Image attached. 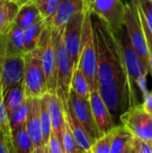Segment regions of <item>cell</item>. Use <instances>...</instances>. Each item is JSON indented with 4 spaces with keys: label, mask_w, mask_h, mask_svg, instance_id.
I'll use <instances>...</instances> for the list:
<instances>
[{
    "label": "cell",
    "mask_w": 152,
    "mask_h": 153,
    "mask_svg": "<svg viewBox=\"0 0 152 153\" xmlns=\"http://www.w3.org/2000/svg\"><path fill=\"white\" fill-rule=\"evenodd\" d=\"M90 13L98 62L99 84H107L126 74L123 56L114 32L96 13Z\"/></svg>",
    "instance_id": "cell-1"
},
{
    "label": "cell",
    "mask_w": 152,
    "mask_h": 153,
    "mask_svg": "<svg viewBox=\"0 0 152 153\" xmlns=\"http://www.w3.org/2000/svg\"><path fill=\"white\" fill-rule=\"evenodd\" d=\"M123 56L125 69L128 77L131 90V108L141 104V94L147 90V75L142 67V61L135 51L129 38L125 24L119 30L114 33Z\"/></svg>",
    "instance_id": "cell-2"
},
{
    "label": "cell",
    "mask_w": 152,
    "mask_h": 153,
    "mask_svg": "<svg viewBox=\"0 0 152 153\" xmlns=\"http://www.w3.org/2000/svg\"><path fill=\"white\" fill-rule=\"evenodd\" d=\"M98 90L116 126L121 124V116L131 108V90L127 74L107 84H99Z\"/></svg>",
    "instance_id": "cell-3"
},
{
    "label": "cell",
    "mask_w": 152,
    "mask_h": 153,
    "mask_svg": "<svg viewBox=\"0 0 152 153\" xmlns=\"http://www.w3.org/2000/svg\"><path fill=\"white\" fill-rule=\"evenodd\" d=\"M52 38L56 53L57 63V90L56 94L64 105L67 103L73 77V63L66 49L64 39V29L52 28Z\"/></svg>",
    "instance_id": "cell-4"
},
{
    "label": "cell",
    "mask_w": 152,
    "mask_h": 153,
    "mask_svg": "<svg viewBox=\"0 0 152 153\" xmlns=\"http://www.w3.org/2000/svg\"><path fill=\"white\" fill-rule=\"evenodd\" d=\"M80 68L82 69L90 89V92L98 90L99 76H98V62L96 48L93 39V29L91 22V13L87 10L82 37V48L80 55Z\"/></svg>",
    "instance_id": "cell-5"
},
{
    "label": "cell",
    "mask_w": 152,
    "mask_h": 153,
    "mask_svg": "<svg viewBox=\"0 0 152 153\" xmlns=\"http://www.w3.org/2000/svg\"><path fill=\"white\" fill-rule=\"evenodd\" d=\"M24 57V87L28 98H41L47 91V80L42 63L41 48L26 52Z\"/></svg>",
    "instance_id": "cell-6"
},
{
    "label": "cell",
    "mask_w": 152,
    "mask_h": 153,
    "mask_svg": "<svg viewBox=\"0 0 152 153\" xmlns=\"http://www.w3.org/2000/svg\"><path fill=\"white\" fill-rule=\"evenodd\" d=\"M125 24L135 51L137 52L144 69L146 75L151 73L149 52L147 47L146 36L141 22V20L133 8L129 4H125Z\"/></svg>",
    "instance_id": "cell-7"
},
{
    "label": "cell",
    "mask_w": 152,
    "mask_h": 153,
    "mask_svg": "<svg viewBox=\"0 0 152 153\" xmlns=\"http://www.w3.org/2000/svg\"><path fill=\"white\" fill-rule=\"evenodd\" d=\"M41 48L42 63L45 71L47 91L52 94H56L57 90V63L56 53L52 38L51 26L44 29L38 45Z\"/></svg>",
    "instance_id": "cell-8"
},
{
    "label": "cell",
    "mask_w": 152,
    "mask_h": 153,
    "mask_svg": "<svg viewBox=\"0 0 152 153\" xmlns=\"http://www.w3.org/2000/svg\"><path fill=\"white\" fill-rule=\"evenodd\" d=\"M120 119L121 124L134 136L152 141V114L143 108L142 103L130 108Z\"/></svg>",
    "instance_id": "cell-9"
},
{
    "label": "cell",
    "mask_w": 152,
    "mask_h": 153,
    "mask_svg": "<svg viewBox=\"0 0 152 153\" xmlns=\"http://www.w3.org/2000/svg\"><path fill=\"white\" fill-rule=\"evenodd\" d=\"M87 9L77 13L65 25L64 31V39L66 49L73 60L74 71L80 64V55L82 48V37L83 30V22Z\"/></svg>",
    "instance_id": "cell-10"
},
{
    "label": "cell",
    "mask_w": 152,
    "mask_h": 153,
    "mask_svg": "<svg viewBox=\"0 0 152 153\" xmlns=\"http://www.w3.org/2000/svg\"><path fill=\"white\" fill-rule=\"evenodd\" d=\"M90 12L96 13L114 33L125 24V4L121 0H95Z\"/></svg>",
    "instance_id": "cell-11"
},
{
    "label": "cell",
    "mask_w": 152,
    "mask_h": 153,
    "mask_svg": "<svg viewBox=\"0 0 152 153\" xmlns=\"http://www.w3.org/2000/svg\"><path fill=\"white\" fill-rule=\"evenodd\" d=\"M68 100L71 103V106L76 117L81 122L91 140L95 142L101 135L93 116L90 100L80 96L71 88Z\"/></svg>",
    "instance_id": "cell-12"
},
{
    "label": "cell",
    "mask_w": 152,
    "mask_h": 153,
    "mask_svg": "<svg viewBox=\"0 0 152 153\" xmlns=\"http://www.w3.org/2000/svg\"><path fill=\"white\" fill-rule=\"evenodd\" d=\"M29 100L30 109L26 120V127L33 145V153H46L43 145L40 118V98H29Z\"/></svg>",
    "instance_id": "cell-13"
},
{
    "label": "cell",
    "mask_w": 152,
    "mask_h": 153,
    "mask_svg": "<svg viewBox=\"0 0 152 153\" xmlns=\"http://www.w3.org/2000/svg\"><path fill=\"white\" fill-rule=\"evenodd\" d=\"M24 70L23 56H9L5 57L0 79L4 92L24 81Z\"/></svg>",
    "instance_id": "cell-14"
},
{
    "label": "cell",
    "mask_w": 152,
    "mask_h": 153,
    "mask_svg": "<svg viewBox=\"0 0 152 153\" xmlns=\"http://www.w3.org/2000/svg\"><path fill=\"white\" fill-rule=\"evenodd\" d=\"M86 9L83 0H60L54 15L47 21L55 29H64L66 23L79 12Z\"/></svg>",
    "instance_id": "cell-15"
},
{
    "label": "cell",
    "mask_w": 152,
    "mask_h": 153,
    "mask_svg": "<svg viewBox=\"0 0 152 153\" xmlns=\"http://www.w3.org/2000/svg\"><path fill=\"white\" fill-rule=\"evenodd\" d=\"M90 101L99 131L100 133V135H103L113 127H115L116 125L111 118L109 111L104 100H102L99 90H95L90 92Z\"/></svg>",
    "instance_id": "cell-16"
},
{
    "label": "cell",
    "mask_w": 152,
    "mask_h": 153,
    "mask_svg": "<svg viewBox=\"0 0 152 153\" xmlns=\"http://www.w3.org/2000/svg\"><path fill=\"white\" fill-rule=\"evenodd\" d=\"M64 106H65V116L70 123V126L74 134L75 141L77 143L78 147L82 151V152H89L94 142L91 140V138L90 137V135L88 134V133L86 132V130L81 124V122L76 117L75 114L73 113L70 101L68 100L67 103L65 104Z\"/></svg>",
    "instance_id": "cell-17"
},
{
    "label": "cell",
    "mask_w": 152,
    "mask_h": 153,
    "mask_svg": "<svg viewBox=\"0 0 152 153\" xmlns=\"http://www.w3.org/2000/svg\"><path fill=\"white\" fill-rule=\"evenodd\" d=\"M48 109L51 117L52 131L56 134V136L62 142L65 115L64 103L57 94H52V93L48 94Z\"/></svg>",
    "instance_id": "cell-18"
},
{
    "label": "cell",
    "mask_w": 152,
    "mask_h": 153,
    "mask_svg": "<svg viewBox=\"0 0 152 153\" xmlns=\"http://www.w3.org/2000/svg\"><path fill=\"white\" fill-rule=\"evenodd\" d=\"M45 19L37 5L32 2L29 1L26 4L20 6V9L15 17L14 25L25 30L26 28L37 23L38 22Z\"/></svg>",
    "instance_id": "cell-19"
},
{
    "label": "cell",
    "mask_w": 152,
    "mask_h": 153,
    "mask_svg": "<svg viewBox=\"0 0 152 153\" xmlns=\"http://www.w3.org/2000/svg\"><path fill=\"white\" fill-rule=\"evenodd\" d=\"M20 5L13 0L0 2V35H5L14 25Z\"/></svg>",
    "instance_id": "cell-20"
},
{
    "label": "cell",
    "mask_w": 152,
    "mask_h": 153,
    "mask_svg": "<svg viewBox=\"0 0 152 153\" xmlns=\"http://www.w3.org/2000/svg\"><path fill=\"white\" fill-rule=\"evenodd\" d=\"M27 98L28 97L25 93L24 81L16 84L15 86H13L4 92V101L9 118L12 114L23 104Z\"/></svg>",
    "instance_id": "cell-21"
},
{
    "label": "cell",
    "mask_w": 152,
    "mask_h": 153,
    "mask_svg": "<svg viewBox=\"0 0 152 153\" xmlns=\"http://www.w3.org/2000/svg\"><path fill=\"white\" fill-rule=\"evenodd\" d=\"M23 30L22 28L13 25L8 33L5 34L6 56H23L25 54Z\"/></svg>",
    "instance_id": "cell-22"
},
{
    "label": "cell",
    "mask_w": 152,
    "mask_h": 153,
    "mask_svg": "<svg viewBox=\"0 0 152 153\" xmlns=\"http://www.w3.org/2000/svg\"><path fill=\"white\" fill-rule=\"evenodd\" d=\"M134 135L123 125L116 126L110 153H130Z\"/></svg>",
    "instance_id": "cell-23"
},
{
    "label": "cell",
    "mask_w": 152,
    "mask_h": 153,
    "mask_svg": "<svg viewBox=\"0 0 152 153\" xmlns=\"http://www.w3.org/2000/svg\"><path fill=\"white\" fill-rule=\"evenodd\" d=\"M47 26V22L46 19H43L38 22L37 23L26 28L23 30L25 53L31 51L38 47L41 34Z\"/></svg>",
    "instance_id": "cell-24"
},
{
    "label": "cell",
    "mask_w": 152,
    "mask_h": 153,
    "mask_svg": "<svg viewBox=\"0 0 152 153\" xmlns=\"http://www.w3.org/2000/svg\"><path fill=\"white\" fill-rule=\"evenodd\" d=\"M15 153H33V145L27 131L26 123L13 131Z\"/></svg>",
    "instance_id": "cell-25"
},
{
    "label": "cell",
    "mask_w": 152,
    "mask_h": 153,
    "mask_svg": "<svg viewBox=\"0 0 152 153\" xmlns=\"http://www.w3.org/2000/svg\"><path fill=\"white\" fill-rule=\"evenodd\" d=\"M48 94L47 92L40 98V118L42 125V134H43V145L47 153V145L52 132L51 117L48 109Z\"/></svg>",
    "instance_id": "cell-26"
},
{
    "label": "cell",
    "mask_w": 152,
    "mask_h": 153,
    "mask_svg": "<svg viewBox=\"0 0 152 153\" xmlns=\"http://www.w3.org/2000/svg\"><path fill=\"white\" fill-rule=\"evenodd\" d=\"M0 131L6 136L10 143L13 146V131L10 125V118L4 101V90L1 83H0Z\"/></svg>",
    "instance_id": "cell-27"
},
{
    "label": "cell",
    "mask_w": 152,
    "mask_h": 153,
    "mask_svg": "<svg viewBox=\"0 0 152 153\" xmlns=\"http://www.w3.org/2000/svg\"><path fill=\"white\" fill-rule=\"evenodd\" d=\"M116 131V126L113 127L111 130H109L108 133L101 135L99 139H97L91 145L89 153H110L112 142Z\"/></svg>",
    "instance_id": "cell-28"
},
{
    "label": "cell",
    "mask_w": 152,
    "mask_h": 153,
    "mask_svg": "<svg viewBox=\"0 0 152 153\" xmlns=\"http://www.w3.org/2000/svg\"><path fill=\"white\" fill-rule=\"evenodd\" d=\"M72 89L80 96L90 100V89L88 84V82L80 68H78L74 71L73 73V82H72Z\"/></svg>",
    "instance_id": "cell-29"
},
{
    "label": "cell",
    "mask_w": 152,
    "mask_h": 153,
    "mask_svg": "<svg viewBox=\"0 0 152 153\" xmlns=\"http://www.w3.org/2000/svg\"><path fill=\"white\" fill-rule=\"evenodd\" d=\"M63 147L65 150V153H82V151L78 147L77 143L75 141L74 134L71 128L70 123L65 116V127L63 132Z\"/></svg>",
    "instance_id": "cell-30"
},
{
    "label": "cell",
    "mask_w": 152,
    "mask_h": 153,
    "mask_svg": "<svg viewBox=\"0 0 152 153\" xmlns=\"http://www.w3.org/2000/svg\"><path fill=\"white\" fill-rule=\"evenodd\" d=\"M132 4H133V8L135 9V11H136V13H137L140 20H141V22H142L145 36H146L147 47H148V52H149V59H150V66H151V73L152 74V31L151 28L149 27L147 21L145 19V16H144L141 7L139 6L138 3L136 2V0H132Z\"/></svg>",
    "instance_id": "cell-31"
},
{
    "label": "cell",
    "mask_w": 152,
    "mask_h": 153,
    "mask_svg": "<svg viewBox=\"0 0 152 153\" xmlns=\"http://www.w3.org/2000/svg\"><path fill=\"white\" fill-rule=\"evenodd\" d=\"M29 109H30V100L29 98H27L26 100L23 102V104L16 111H14L10 117V125H11L12 131L15 130L16 128L26 123L29 114Z\"/></svg>",
    "instance_id": "cell-32"
},
{
    "label": "cell",
    "mask_w": 152,
    "mask_h": 153,
    "mask_svg": "<svg viewBox=\"0 0 152 153\" xmlns=\"http://www.w3.org/2000/svg\"><path fill=\"white\" fill-rule=\"evenodd\" d=\"M40 11L42 16L48 21L56 13L60 0H31Z\"/></svg>",
    "instance_id": "cell-33"
},
{
    "label": "cell",
    "mask_w": 152,
    "mask_h": 153,
    "mask_svg": "<svg viewBox=\"0 0 152 153\" xmlns=\"http://www.w3.org/2000/svg\"><path fill=\"white\" fill-rule=\"evenodd\" d=\"M130 153H152V141L142 140L134 136Z\"/></svg>",
    "instance_id": "cell-34"
},
{
    "label": "cell",
    "mask_w": 152,
    "mask_h": 153,
    "mask_svg": "<svg viewBox=\"0 0 152 153\" xmlns=\"http://www.w3.org/2000/svg\"><path fill=\"white\" fill-rule=\"evenodd\" d=\"M47 153H65L62 142L56 136V134L52 131L47 145Z\"/></svg>",
    "instance_id": "cell-35"
},
{
    "label": "cell",
    "mask_w": 152,
    "mask_h": 153,
    "mask_svg": "<svg viewBox=\"0 0 152 153\" xmlns=\"http://www.w3.org/2000/svg\"><path fill=\"white\" fill-rule=\"evenodd\" d=\"M152 31V0H136Z\"/></svg>",
    "instance_id": "cell-36"
},
{
    "label": "cell",
    "mask_w": 152,
    "mask_h": 153,
    "mask_svg": "<svg viewBox=\"0 0 152 153\" xmlns=\"http://www.w3.org/2000/svg\"><path fill=\"white\" fill-rule=\"evenodd\" d=\"M0 153H15L14 147L10 143L6 136L0 131Z\"/></svg>",
    "instance_id": "cell-37"
},
{
    "label": "cell",
    "mask_w": 152,
    "mask_h": 153,
    "mask_svg": "<svg viewBox=\"0 0 152 153\" xmlns=\"http://www.w3.org/2000/svg\"><path fill=\"white\" fill-rule=\"evenodd\" d=\"M142 98H143V101L142 104L143 108L148 113L152 114V91H149L148 90H146L142 93Z\"/></svg>",
    "instance_id": "cell-38"
},
{
    "label": "cell",
    "mask_w": 152,
    "mask_h": 153,
    "mask_svg": "<svg viewBox=\"0 0 152 153\" xmlns=\"http://www.w3.org/2000/svg\"><path fill=\"white\" fill-rule=\"evenodd\" d=\"M5 57H6L5 35H0V79H1L2 70H3V66H4Z\"/></svg>",
    "instance_id": "cell-39"
},
{
    "label": "cell",
    "mask_w": 152,
    "mask_h": 153,
    "mask_svg": "<svg viewBox=\"0 0 152 153\" xmlns=\"http://www.w3.org/2000/svg\"><path fill=\"white\" fill-rule=\"evenodd\" d=\"M84 1V5H85V8L89 11L91 10V7L95 2V0H83Z\"/></svg>",
    "instance_id": "cell-40"
},
{
    "label": "cell",
    "mask_w": 152,
    "mask_h": 153,
    "mask_svg": "<svg viewBox=\"0 0 152 153\" xmlns=\"http://www.w3.org/2000/svg\"><path fill=\"white\" fill-rule=\"evenodd\" d=\"M13 1H14L16 4H18L21 6V5H22V4H26L27 2L31 1V0H13Z\"/></svg>",
    "instance_id": "cell-41"
},
{
    "label": "cell",
    "mask_w": 152,
    "mask_h": 153,
    "mask_svg": "<svg viewBox=\"0 0 152 153\" xmlns=\"http://www.w3.org/2000/svg\"><path fill=\"white\" fill-rule=\"evenodd\" d=\"M1 1H2V0H0V2H1Z\"/></svg>",
    "instance_id": "cell-42"
}]
</instances>
